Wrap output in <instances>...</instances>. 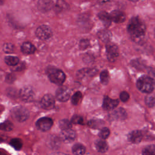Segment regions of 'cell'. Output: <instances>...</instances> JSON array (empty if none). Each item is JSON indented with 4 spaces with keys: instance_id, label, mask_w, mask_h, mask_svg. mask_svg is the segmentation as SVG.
I'll use <instances>...</instances> for the list:
<instances>
[{
    "instance_id": "cell-1",
    "label": "cell",
    "mask_w": 155,
    "mask_h": 155,
    "mask_svg": "<svg viewBox=\"0 0 155 155\" xmlns=\"http://www.w3.org/2000/svg\"><path fill=\"white\" fill-rule=\"evenodd\" d=\"M127 30L131 39L134 42L139 43L142 41L145 37L146 27L139 18L133 17L128 24Z\"/></svg>"
},
{
    "instance_id": "cell-2",
    "label": "cell",
    "mask_w": 155,
    "mask_h": 155,
    "mask_svg": "<svg viewBox=\"0 0 155 155\" xmlns=\"http://www.w3.org/2000/svg\"><path fill=\"white\" fill-rule=\"evenodd\" d=\"M137 87L142 92L150 93L155 88L154 81L148 76H142L137 81Z\"/></svg>"
},
{
    "instance_id": "cell-3",
    "label": "cell",
    "mask_w": 155,
    "mask_h": 155,
    "mask_svg": "<svg viewBox=\"0 0 155 155\" xmlns=\"http://www.w3.org/2000/svg\"><path fill=\"white\" fill-rule=\"evenodd\" d=\"M48 76L50 81L57 85L62 84L65 79L64 73L54 67H49L47 70Z\"/></svg>"
},
{
    "instance_id": "cell-4",
    "label": "cell",
    "mask_w": 155,
    "mask_h": 155,
    "mask_svg": "<svg viewBox=\"0 0 155 155\" xmlns=\"http://www.w3.org/2000/svg\"><path fill=\"white\" fill-rule=\"evenodd\" d=\"M12 115L18 122L25 121L29 117L28 111L23 107H16L12 110Z\"/></svg>"
},
{
    "instance_id": "cell-5",
    "label": "cell",
    "mask_w": 155,
    "mask_h": 155,
    "mask_svg": "<svg viewBox=\"0 0 155 155\" xmlns=\"http://www.w3.org/2000/svg\"><path fill=\"white\" fill-rule=\"evenodd\" d=\"M35 33L36 36L41 40H47L53 35L51 28L46 25H41L39 26L36 30Z\"/></svg>"
},
{
    "instance_id": "cell-6",
    "label": "cell",
    "mask_w": 155,
    "mask_h": 155,
    "mask_svg": "<svg viewBox=\"0 0 155 155\" xmlns=\"http://www.w3.org/2000/svg\"><path fill=\"white\" fill-rule=\"evenodd\" d=\"M107 57L109 61L114 62L119 56V49L114 43L108 42L106 45Z\"/></svg>"
},
{
    "instance_id": "cell-7",
    "label": "cell",
    "mask_w": 155,
    "mask_h": 155,
    "mask_svg": "<svg viewBox=\"0 0 155 155\" xmlns=\"http://www.w3.org/2000/svg\"><path fill=\"white\" fill-rule=\"evenodd\" d=\"M53 120L51 118L44 117L38 119L36 123L37 128L42 131H47L50 129L53 125Z\"/></svg>"
},
{
    "instance_id": "cell-8",
    "label": "cell",
    "mask_w": 155,
    "mask_h": 155,
    "mask_svg": "<svg viewBox=\"0 0 155 155\" xmlns=\"http://www.w3.org/2000/svg\"><path fill=\"white\" fill-rule=\"evenodd\" d=\"M19 96L21 99L27 102H31L35 97V94L33 91L30 87H24L19 92Z\"/></svg>"
},
{
    "instance_id": "cell-9",
    "label": "cell",
    "mask_w": 155,
    "mask_h": 155,
    "mask_svg": "<svg viewBox=\"0 0 155 155\" xmlns=\"http://www.w3.org/2000/svg\"><path fill=\"white\" fill-rule=\"evenodd\" d=\"M37 7L41 12L46 13L54 7V4L52 0H39L37 4Z\"/></svg>"
},
{
    "instance_id": "cell-10",
    "label": "cell",
    "mask_w": 155,
    "mask_h": 155,
    "mask_svg": "<svg viewBox=\"0 0 155 155\" xmlns=\"http://www.w3.org/2000/svg\"><path fill=\"white\" fill-rule=\"evenodd\" d=\"M70 96V91L66 87H59L56 92V97L57 99L61 102L67 101Z\"/></svg>"
},
{
    "instance_id": "cell-11",
    "label": "cell",
    "mask_w": 155,
    "mask_h": 155,
    "mask_svg": "<svg viewBox=\"0 0 155 155\" xmlns=\"http://www.w3.org/2000/svg\"><path fill=\"white\" fill-rule=\"evenodd\" d=\"M60 138L65 143H71L76 138V133L71 128L62 130L60 134Z\"/></svg>"
},
{
    "instance_id": "cell-12",
    "label": "cell",
    "mask_w": 155,
    "mask_h": 155,
    "mask_svg": "<svg viewBox=\"0 0 155 155\" xmlns=\"http://www.w3.org/2000/svg\"><path fill=\"white\" fill-rule=\"evenodd\" d=\"M78 25L83 30H90L92 26V22L87 15L82 14L79 16L78 19Z\"/></svg>"
},
{
    "instance_id": "cell-13",
    "label": "cell",
    "mask_w": 155,
    "mask_h": 155,
    "mask_svg": "<svg viewBox=\"0 0 155 155\" xmlns=\"http://www.w3.org/2000/svg\"><path fill=\"white\" fill-rule=\"evenodd\" d=\"M54 104V99L51 94H45L41 101V105L44 109H51Z\"/></svg>"
},
{
    "instance_id": "cell-14",
    "label": "cell",
    "mask_w": 155,
    "mask_h": 155,
    "mask_svg": "<svg viewBox=\"0 0 155 155\" xmlns=\"http://www.w3.org/2000/svg\"><path fill=\"white\" fill-rule=\"evenodd\" d=\"M110 16L112 19V21L117 24L122 23L125 21L126 19V16L125 13L119 10H114L110 13Z\"/></svg>"
},
{
    "instance_id": "cell-15",
    "label": "cell",
    "mask_w": 155,
    "mask_h": 155,
    "mask_svg": "<svg viewBox=\"0 0 155 155\" xmlns=\"http://www.w3.org/2000/svg\"><path fill=\"white\" fill-rule=\"evenodd\" d=\"M119 104L117 99H113L108 96H105L104 98L102 107L105 110H111L116 108Z\"/></svg>"
},
{
    "instance_id": "cell-16",
    "label": "cell",
    "mask_w": 155,
    "mask_h": 155,
    "mask_svg": "<svg viewBox=\"0 0 155 155\" xmlns=\"http://www.w3.org/2000/svg\"><path fill=\"white\" fill-rule=\"evenodd\" d=\"M142 139V132L139 130H134L129 133L128 139L130 142L133 143H139Z\"/></svg>"
},
{
    "instance_id": "cell-17",
    "label": "cell",
    "mask_w": 155,
    "mask_h": 155,
    "mask_svg": "<svg viewBox=\"0 0 155 155\" xmlns=\"http://www.w3.org/2000/svg\"><path fill=\"white\" fill-rule=\"evenodd\" d=\"M97 35L102 41L107 44L110 42L111 38L112 37V35L111 32L107 29H102L99 30L97 32Z\"/></svg>"
},
{
    "instance_id": "cell-18",
    "label": "cell",
    "mask_w": 155,
    "mask_h": 155,
    "mask_svg": "<svg viewBox=\"0 0 155 155\" xmlns=\"http://www.w3.org/2000/svg\"><path fill=\"white\" fill-rule=\"evenodd\" d=\"M97 16L105 27H108L111 25L112 19L110 14L107 13L106 12H101L97 14Z\"/></svg>"
},
{
    "instance_id": "cell-19",
    "label": "cell",
    "mask_w": 155,
    "mask_h": 155,
    "mask_svg": "<svg viewBox=\"0 0 155 155\" xmlns=\"http://www.w3.org/2000/svg\"><path fill=\"white\" fill-rule=\"evenodd\" d=\"M111 118L116 120H124L127 117V113L124 108H119L114 110L111 114Z\"/></svg>"
},
{
    "instance_id": "cell-20",
    "label": "cell",
    "mask_w": 155,
    "mask_h": 155,
    "mask_svg": "<svg viewBox=\"0 0 155 155\" xmlns=\"http://www.w3.org/2000/svg\"><path fill=\"white\" fill-rule=\"evenodd\" d=\"M36 50L35 47L29 42H25L21 45V51L23 53L30 54L35 53Z\"/></svg>"
},
{
    "instance_id": "cell-21",
    "label": "cell",
    "mask_w": 155,
    "mask_h": 155,
    "mask_svg": "<svg viewBox=\"0 0 155 155\" xmlns=\"http://www.w3.org/2000/svg\"><path fill=\"white\" fill-rule=\"evenodd\" d=\"M97 72V70L95 68H83L80 70L78 73L77 75L79 78H84L87 76H91L94 75Z\"/></svg>"
},
{
    "instance_id": "cell-22",
    "label": "cell",
    "mask_w": 155,
    "mask_h": 155,
    "mask_svg": "<svg viewBox=\"0 0 155 155\" xmlns=\"http://www.w3.org/2000/svg\"><path fill=\"white\" fill-rule=\"evenodd\" d=\"M95 146L97 151L100 153H105L108 150V144L107 143L102 139L97 140L95 143Z\"/></svg>"
},
{
    "instance_id": "cell-23",
    "label": "cell",
    "mask_w": 155,
    "mask_h": 155,
    "mask_svg": "<svg viewBox=\"0 0 155 155\" xmlns=\"http://www.w3.org/2000/svg\"><path fill=\"white\" fill-rule=\"evenodd\" d=\"M72 151L75 155H84L85 153V147L81 143H76L72 147Z\"/></svg>"
},
{
    "instance_id": "cell-24",
    "label": "cell",
    "mask_w": 155,
    "mask_h": 155,
    "mask_svg": "<svg viewBox=\"0 0 155 155\" xmlns=\"http://www.w3.org/2000/svg\"><path fill=\"white\" fill-rule=\"evenodd\" d=\"M68 6V4L64 0H58L54 8L57 13H59L64 10L67 9Z\"/></svg>"
},
{
    "instance_id": "cell-25",
    "label": "cell",
    "mask_w": 155,
    "mask_h": 155,
    "mask_svg": "<svg viewBox=\"0 0 155 155\" xmlns=\"http://www.w3.org/2000/svg\"><path fill=\"white\" fill-rule=\"evenodd\" d=\"M4 61L8 65L10 66H15L19 63V58L16 56H7L5 57Z\"/></svg>"
},
{
    "instance_id": "cell-26",
    "label": "cell",
    "mask_w": 155,
    "mask_h": 155,
    "mask_svg": "<svg viewBox=\"0 0 155 155\" xmlns=\"http://www.w3.org/2000/svg\"><path fill=\"white\" fill-rule=\"evenodd\" d=\"M142 155H155V145H150L145 147L142 150Z\"/></svg>"
},
{
    "instance_id": "cell-27",
    "label": "cell",
    "mask_w": 155,
    "mask_h": 155,
    "mask_svg": "<svg viewBox=\"0 0 155 155\" xmlns=\"http://www.w3.org/2000/svg\"><path fill=\"white\" fill-rule=\"evenodd\" d=\"M101 82L103 85H107L109 82V73L108 71L106 70L102 71L100 74Z\"/></svg>"
},
{
    "instance_id": "cell-28",
    "label": "cell",
    "mask_w": 155,
    "mask_h": 155,
    "mask_svg": "<svg viewBox=\"0 0 155 155\" xmlns=\"http://www.w3.org/2000/svg\"><path fill=\"white\" fill-rule=\"evenodd\" d=\"M59 127L62 130L70 129L71 127V123L68 119H62L59 121Z\"/></svg>"
},
{
    "instance_id": "cell-29",
    "label": "cell",
    "mask_w": 155,
    "mask_h": 155,
    "mask_svg": "<svg viewBox=\"0 0 155 155\" xmlns=\"http://www.w3.org/2000/svg\"><path fill=\"white\" fill-rule=\"evenodd\" d=\"M82 96V93L80 91H77L74 93L73 96L71 97V103L74 105H78L81 101Z\"/></svg>"
},
{
    "instance_id": "cell-30",
    "label": "cell",
    "mask_w": 155,
    "mask_h": 155,
    "mask_svg": "<svg viewBox=\"0 0 155 155\" xmlns=\"http://www.w3.org/2000/svg\"><path fill=\"white\" fill-rule=\"evenodd\" d=\"M10 145L16 150H20L22 146V143L21 139L14 138L10 140Z\"/></svg>"
},
{
    "instance_id": "cell-31",
    "label": "cell",
    "mask_w": 155,
    "mask_h": 155,
    "mask_svg": "<svg viewBox=\"0 0 155 155\" xmlns=\"http://www.w3.org/2000/svg\"><path fill=\"white\" fill-rule=\"evenodd\" d=\"M13 125L11 122L8 120L5 121L1 124V129L4 131H10L13 129Z\"/></svg>"
},
{
    "instance_id": "cell-32",
    "label": "cell",
    "mask_w": 155,
    "mask_h": 155,
    "mask_svg": "<svg viewBox=\"0 0 155 155\" xmlns=\"http://www.w3.org/2000/svg\"><path fill=\"white\" fill-rule=\"evenodd\" d=\"M110 133V130L107 127H104L99 131V136L102 139H106L109 136Z\"/></svg>"
},
{
    "instance_id": "cell-33",
    "label": "cell",
    "mask_w": 155,
    "mask_h": 155,
    "mask_svg": "<svg viewBox=\"0 0 155 155\" xmlns=\"http://www.w3.org/2000/svg\"><path fill=\"white\" fill-rule=\"evenodd\" d=\"M103 122L101 120H91L88 122V125L91 127V128H100L101 126L103 125Z\"/></svg>"
},
{
    "instance_id": "cell-34",
    "label": "cell",
    "mask_w": 155,
    "mask_h": 155,
    "mask_svg": "<svg viewBox=\"0 0 155 155\" xmlns=\"http://www.w3.org/2000/svg\"><path fill=\"white\" fill-rule=\"evenodd\" d=\"M131 64L132 66H133V67H135L136 68L139 69V70L143 69V68H144V66H145L144 64H143V63L142 62V61H140V59H138L133 60V61H131Z\"/></svg>"
},
{
    "instance_id": "cell-35",
    "label": "cell",
    "mask_w": 155,
    "mask_h": 155,
    "mask_svg": "<svg viewBox=\"0 0 155 155\" xmlns=\"http://www.w3.org/2000/svg\"><path fill=\"white\" fill-rule=\"evenodd\" d=\"M90 45V41L88 39H82L79 42V48L82 50L87 49Z\"/></svg>"
},
{
    "instance_id": "cell-36",
    "label": "cell",
    "mask_w": 155,
    "mask_h": 155,
    "mask_svg": "<svg viewBox=\"0 0 155 155\" xmlns=\"http://www.w3.org/2000/svg\"><path fill=\"white\" fill-rule=\"evenodd\" d=\"M2 48L5 53H12L14 50V45L12 43H5L3 45Z\"/></svg>"
},
{
    "instance_id": "cell-37",
    "label": "cell",
    "mask_w": 155,
    "mask_h": 155,
    "mask_svg": "<svg viewBox=\"0 0 155 155\" xmlns=\"http://www.w3.org/2000/svg\"><path fill=\"white\" fill-rule=\"evenodd\" d=\"M145 103L148 107H154L155 105V97L151 95L147 96L145 97Z\"/></svg>"
},
{
    "instance_id": "cell-38",
    "label": "cell",
    "mask_w": 155,
    "mask_h": 155,
    "mask_svg": "<svg viewBox=\"0 0 155 155\" xmlns=\"http://www.w3.org/2000/svg\"><path fill=\"white\" fill-rule=\"evenodd\" d=\"M71 122L75 124H83V119L81 116L76 115L72 117Z\"/></svg>"
},
{
    "instance_id": "cell-39",
    "label": "cell",
    "mask_w": 155,
    "mask_h": 155,
    "mask_svg": "<svg viewBox=\"0 0 155 155\" xmlns=\"http://www.w3.org/2000/svg\"><path fill=\"white\" fill-rule=\"evenodd\" d=\"M130 97L129 94L127 91H122L120 94V99L122 102H127Z\"/></svg>"
},
{
    "instance_id": "cell-40",
    "label": "cell",
    "mask_w": 155,
    "mask_h": 155,
    "mask_svg": "<svg viewBox=\"0 0 155 155\" xmlns=\"http://www.w3.org/2000/svg\"><path fill=\"white\" fill-rule=\"evenodd\" d=\"M54 155H68V154H64V153H57Z\"/></svg>"
},
{
    "instance_id": "cell-41",
    "label": "cell",
    "mask_w": 155,
    "mask_h": 155,
    "mask_svg": "<svg viewBox=\"0 0 155 155\" xmlns=\"http://www.w3.org/2000/svg\"><path fill=\"white\" fill-rule=\"evenodd\" d=\"M128 1H133V2H135V1H137L138 0H128Z\"/></svg>"
},
{
    "instance_id": "cell-42",
    "label": "cell",
    "mask_w": 155,
    "mask_h": 155,
    "mask_svg": "<svg viewBox=\"0 0 155 155\" xmlns=\"http://www.w3.org/2000/svg\"><path fill=\"white\" fill-rule=\"evenodd\" d=\"M1 155H6L5 153H1Z\"/></svg>"
}]
</instances>
